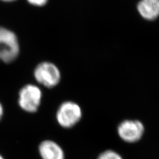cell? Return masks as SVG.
I'll return each mask as SVG.
<instances>
[{
    "mask_svg": "<svg viewBox=\"0 0 159 159\" xmlns=\"http://www.w3.org/2000/svg\"><path fill=\"white\" fill-rule=\"evenodd\" d=\"M48 0H28L29 2L34 6H43L46 4Z\"/></svg>",
    "mask_w": 159,
    "mask_h": 159,
    "instance_id": "obj_9",
    "label": "cell"
},
{
    "mask_svg": "<svg viewBox=\"0 0 159 159\" xmlns=\"http://www.w3.org/2000/svg\"><path fill=\"white\" fill-rule=\"evenodd\" d=\"M2 1H7V2H9V1H14V0H2Z\"/></svg>",
    "mask_w": 159,
    "mask_h": 159,
    "instance_id": "obj_12",
    "label": "cell"
},
{
    "mask_svg": "<svg viewBox=\"0 0 159 159\" xmlns=\"http://www.w3.org/2000/svg\"><path fill=\"white\" fill-rule=\"evenodd\" d=\"M0 159H4V157L0 154Z\"/></svg>",
    "mask_w": 159,
    "mask_h": 159,
    "instance_id": "obj_11",
    "label": "cell"
},
{
    "mask_svg": "<svg viewBox=\"0 0 159 159\" xmlns=\"http://www.w3.org/2000/svg\"><path fill=\"white\" fill-rule=\"evenodd\" d=\"M2 115H3V108H2V105L0 103V120L1 119Z\"/></svg>",
    "mask_w": 159,
    "mask_h": 159,
    "instance_id": "obj_10",
    "label": "cell"
},
{
    "mask_svg": "<svg viewBox=\"0 0 159 159\" xmlns=\"http://www.w3.org/2000/svg\"><path fill=\"white\" fill-rule=\"evenodd\" d=\"M39 152L42 159H64L63 148L57 143L47 140L41 143Z\"/></svg>",
    "mask_w": 159,
    "mask_h": 159,
    "instance_id": "obj_6",
    "label": "cell"
},
{
    "mask_svg": "<svg viewBox=\"0 0 159 159\" xmlns=\"http://www.w3.org/2000/svg\"><path fill=\"white\" fill-rule=\"evenodd\" d=\"M97 159H123V158L118 153L111 150H108L100 154Z\"/></svg>",
    "mask_w": 159,
    "mask_h": 159,
    "instance_id": "obj_8",
    "label": "cell"
},
{
    "mask_svg": "<svg viewBox=\"0 0 159 159\" xmlns=\"http://www.w3.org/2000/svg\"><path fill=\"white\" fill-rule=\"evenodd\" d=\"M42 93L35 85L28 84L19 92L18 103L20 107L29 113L35 112L40 105Z\"/></svg>",
    "mask_w": 159,
    "mask_h": 159,
    "instance_id": "obj_4",
    "label": "cell"
},
{
    "mask_svg": "<svg viewBox=\"0 0 159 159\" xmlns=\"http://www.w3.org/2000/svg\"><path fill=\"white\" fill-rule=\"evenodd\" d=\"M34 77L41 84L47 88H52L60 83L61 73L53 63L43 62L36 67L34 70Z\"/></svg>",
    "mask_w": 159,
    "mask_h": 159,
    "instance_id": "obj_3",
    "label": "cell"
},
{
    "mask_svg": "<svg viewBox=\"0 0 159 159\" xmlns=\"http://www.w3.org/2000/svg\"><path fill=\"white\" fill-rule=\"evenodd\" d=\"M20 51L17 37L11 31L0 28V60L4 63L13 61Z\"/></svg>",
    "mask_w": 159,
    "mask_h": 159,
    "instance_id": "obj_1",
    "label": "cell"
},
{
    "mask_svg": "<svg viewBox=\"0 0 159 159\" xmlns=\"http://www.w3.org/2000/svg\"><path fill=\"white\" fill-rule=\"evenodd\" d=\"M82 110L76 102L67 101L63 102L58 108L56 114L58 123L65 129L76 125L82 117Z\"/></svg>",
    "mask_w": 159,
    "mask_h": 159,
    "instance_id": "obj_2",
    "label": "cell"
},
{
    "mask_svg": "<svg viewBox=\"0 0 159 159\" xmlns=\"http://www.w3.org/2000/svg\"><path fill=\"white\" fill-rule=\"evenodd\" d=\"M144 126L137 120H125L118 125L117 132L125 142L134 143L139 141L144 133Z\"/></svg>",
    "mask_w": 159,
    "mask_h": 159,
    "instance_id": "obj_5",
    "label": "cell"
},
{
    "mask_svg": "<svg viewBox=\"0 0 159 159\" xmlns=\"http://www.w3.org/2000/svg\"><path fill=\"white\" fill-rule=\"evenodd\" d=\"M137 10L143 18L154 20L159 16V0H141Z\"/></svg>",
    "mask_w": 159,
    "mask_h": 159,
    "instance_id": "obj_7",
    "label": "cell"
}]
</instances>
